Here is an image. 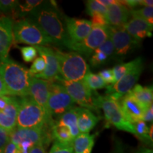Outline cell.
<instances>
[{"label":"cell","instance_id":"6da1fadb","mask_svg":"<svg viewBox=\"0 0 153 153\" xmlns=\"http://www.w3.org/2000/svg\"><path fill=\"white\" fill-rule=\"evenodd\" d=\"M32 21L52 40L53 43L60 46L68 48L70 44L64 20L54 4H50L41 6L34 12Z\"/></svg>","mask_w":153,"mask_h":153},{"label":"cell","instance_id":"7a4b0ae2","mask_svg":"<svg viewBox=\"0 0 153 153\" xmlns=\"http://www.w3.org/2000/svg\"><path fill=\"white\" fill-rule=\"evenodd\" d=\"M0 77L9 95L27 97L31 76L26 68L7 58L0 62Z\"/></svg>","mask_w":153,"mask_h":153},{"label":"cell","instance_id":"3957f363","mask_svg":"<svg viewBox=\"0 0 153 153\" xmlns=\"http://www.w3.org/2000/svg\"><path fill=\"white\" fill-rule=\"evenodd\" d=\"M58 62V73L65 81L76 82L82 80L89 70V66L84 57L77 53L63 52L54 48Z\"/></svg>","mask_w":153,"mask_h":153},{"label":"cell","instance_id":"277c9868","mask_svg":"<svg viewBox=\"0 0 153 153\" xmlns=\"http://www.w3.org/2000/svg\"><path fill=\"white\" fill-rule=\"evenodd\" d=\"M48 122L45 113L41 106L30 97L19 99L16 126L21 128H43Z\"/></svg>","mask_w":153,"mask_h":153},{"label":"cell","instance_id":"5b68a950","mask_svg":"<svg viewBox=\"0 0 153 153\" xmlns=\"http://www.w3.org/2000/svg\"><path fill=\"white\" fill-rule=\"evenodd\" d=\"M95 103L97 108H100L103 110L106 123L108 125L114 126L118 130L135 135L133 124L126 118L118 100L108 95L102 97L96 93Z\"/></svg>","mask_w":153,"mask_h":153},{"label":"cell","instance_id":"8992f818","mask_svg":"<svg viewBox=\"0 0 153 153\" xmlns=\"http://www.w3.org/2000/svg\"><path fill=\"white\" fill-rule=\"evenodd\" d=\"M13 36L16 43L31 46H46L53 42L33 22L21 19L13 25Z\"/></svg>","mask_w":153,"mask_h":153},{"label":"cell","instance_id":"52a82bcc","mask_svg":"<svg viewBox=\"0 0 153 153\" xmlns=\"http://www.w3.org/2000/svg\"><path fill=\"white\" fill-rule=\"evenodd\" d=\"M47 140V134L43 128H15L10 133V141L14 143L21 153H28L33 147Z\"/></svg>","mask_w":153,"mask_h":153},{"label":"cell","instance_id":"ba28073f","mask_svg":"<svg viewBox=\"0 0 153 153\" xmlns=\"http://www.w3.org/2000/svg\"><path fill=\"white\" fill-rule=\"evenodd\" d=\"M55 80L65 88L74 102L80 105L82 108L90 111L98 109L95 103L96 94H93L92 91L87 87L83 79L76 82L65 81L58 76Z\"/></svg>","mask_w":153,"mask_h":153},{"label":"cell","instance_id":"9c48e42d","mask_svg":"<svg viewBox=\"0 0 153 153\" xmlns=\"http://www.w3.org/2000/svg\"><path fill=\"white\" fill-rule=\"evenodd\" d=\"M75 102L68 94L65 88L56 80L50 82L48 107L51 117L61 115L74 107Z\"/></svg>","mask_w":153,"mask_h":153},{"label":"cell","instance_id":"30bf717a","mask_svg":"<svg viewBox=\"0 0 153 153\" xmlns=\"http://www.w3.org/2000/svg\"><path fill=\"white\" fill-rule=\"evenodd\" d=\"M108 38V26L92 25L90 33L80 43H70L68 48L79 55L89 56Z\"/></svg>","mask_w":153,"mask_h":153},{"label":"cell","instance_id":"8fae6325","mask_svg":"<svg viewBox=\"0 0 153 153\" xmlns=\"http://www.w3.org/2000/svg\"><path fill=\"white\" fill-rule=\"evenodd\" d=\"M143 69H144L143 60H141L136 66L134 67L131 71L120 78L116 83L107 86V95L118 101L121 99L123 96H125L133 89V86L135 85L140 78Z\"/></svg>","mask_w":153,"mask_h":153},{"label":"cell","instance_id":"7c38bea8","mask_svg":"<svg viewBox=\"0 0 153 153\" xmlns=\"http://www.w3.org/2000/svg\"><path fill=\"white\" fill-rule=\"evenodd\" d=\"M49 86L50 81L31 76L30 80L29 94L28 96L36 103L41 107L45 113L46 117L48 126H52L54 124L53 118L49 114L48 107V99L49 97Z\"/></svg>","mask_w":153,"mask_h":153},{"label":"cell","instance_id":"4fadbf2b","mask_svg":"<svg viewBox=\"0 0 153 153\" xmlns=\"http://www.w3.org/2000/svg\"><path fill=\"white\" fill-rule=\"evenodd\" d=\"M108 37L111 40L115 55L124 56L138 46V42L134 40L123 27L108 26Z\"/></svg>","mask_w":153,"mask_h":153},{"label":"cell","instance_id":"5bb4252c","mask_svg":"<svg viewBox=\"0 0 153 153\" xmlns=\"http://www.w3.org/2000/svg\"><path fill=\"white\" fill-rule=\"evenodd\" d=\"M64 22L70 43L82 42L90 33L92 26L91 21L86 19L64 16Z\"/></svg>","mask_w":153,"mask_h":153},{"label":"cell","instance_id":"9a60e30c","mask_svg":"<svg viewBox=\"0 0 153 153\" xmlns=\"http://www.w3.org/2000/svg\"><path fill=\"white\" fill-rule=\"evenodd\" d=\"M40 56L43 57L45 62V70L42 73L34 76L38 79L47 81H54L58 73V62L54 49L47 46H35Z\"/></svg>","mask_w":153,"mask_h":153},{"label":"cell","instance_id":"2e32d148","mask_svg":"<svg viewBox=\"0 0 153 153\" xmlns=\"http://www.w3.org/2000/svg\"><path fill=\"white\" fill-rule=\"evenodd\" d=\"M14 22L8 16H0V62L8 58V54L14 41Z\"/></svg>","mask_w":153,"mask_h":153},{"label":"cell","instance_id":"e0dca14e","mask_svg":"<svg viewBox=\"0 0 153 153\" xmlns=\"http://www.w3.org/2000/svg\"><path fill=\"white\" fill-rule=\"evenodd\" d=\"M130 11L128 7H126L122 1H115L107 8L106 19L108 26L123 27L128 20L131 15Z\"/></svg>","mask_w":153,"mask_h":153},{"label":"cell","instance_id":"ac0fdd59","mask_svg":"<svg viewBox=\"0 0 153 153\" xmlns=\"http://www.w3.org/2000/svg\"><path fill=\"white\" fill-rule=\"evenodd\" d=\"M123 27L127 33L138 43L145 38L152 36V24L142 19L133 17Z\"/></svg>","mask_w":153,"mask_h":153},{"label":"cell","instance_id":"d6986e66","mask_svg":"<svg viewBox=\"0 0 153 153\" xmlns=\"http://www.w3.org/2000/svg\"><path fill=\"white\" fill-rule=\"evenodd\" d=\"M120 106L126 118L132 124L142 120L143 114L146 110L130 93L123 96Z\"/></svg>","mask_w":153,"mask_h":153},{"label":"cell","instance_id":"ffe728a7","mask_svg":"<svg viewBox=\"0 0 153 153\" xmlns=\"http://www.w3.org/2000/svg\"><path fill=\"white\" fill-rule=\"evenodd\" d=\"M19 109V99L11 97L8 104L2 111H0V127L11 132L16 126L17 114Z\"/></svg>","mask_w":153,"mask_h":153},{"label":"cell","instance_id":"44dd1931","mask_svg":"<svg viewBox=\"0 0 153 153\" xmlns=\"http://www.w3.org/2000/svg\"><path fill=\"white\" fill-rule=\"evenodd\" d=\"M77 126L80 134L89 133L95 127L100 118L87 108L77 107Z\"/></svg>","mask_w":153,"mask_h":153},{"label":"cell","instance_id":"7402d4cb","mask_svg":"<svg viewBox=\"0 0 153 153\" xmlns=\"http://www.w3.org/2000/svg\"><path fill=\"white\" fill-rule=\"evenodd\" d=\"M114 53V48L111 40L108 37L98 48L94 51L92 56L89 60V62L94 67H97L104 64L107 61L108 57Z\"/></svg>","mask_w":153,"mask_h":153},{"label":"cell","instance_id":"603a6c76","mask_svg":"<svg viewBox=\"0 0 153 153\" xmlns=\"http://www.w3.org/2000/svg\"><path fill=\"white\" fill-rule=\"evenodd\" d=\"M77 107H73L61 115L55 124L64 126L70 131L74 140L79 135V131L77 126Z\"/></svg>","mask_w":153,"mask_h":153},{"label":"cell","instance_id":"cb8c5ba5","mask_svg":"<svg viewBox=\"0 0 153 153\" xmlns=\"http://www.w3.org/2000/svg\"><path fill=\"white\" fill-rule=\"evenodd\" d=\"M128 93L131 94L146 109L152 104L153 92L152 87H143L140 85H136Z\"/></svg>","mask_w":153,"mask_h":153},{"label":"cell","instance_id":"d4e9b609","mask_svg":"<svg viewBox=\"0 0 153 153\" xmlns=\"http://www.w3.org/2000/svg\"><path fill=\"white\" fill-rule=\"evenodd\" d=\"M95 136L94 135L79 134L74 140L73 148L74 153H91L94 145Z\"/></svg>","mask_w":153,"mask_h":153},{"label":"cell","instance_id":"484cf974","mask_svg":"<svg viewBox=\"0 0 153 153\" xmlns=\"http://www.w3.org/2000/svg\"><path fill=\"white\" fill-rule=\"evenodd\" d=\"M51 128H52L53 136L55 139V141L65 145H71V146L73 145L74 138L67 128L58 126L54 123Z\"/></svg>","mask_w":153,"mask_h":153},{"label":"cell","instance_id":"4316f807","mask_svg":"<svg viewBox=\"0 0 153 153\" xmlns=\"http://www.w3.org/2000/svg\"><path fill=\"white\" fill-rule=\"evenodd\" d=\"M141 60H143V58L139 57L135 58V60L131 61V62L123 63V64H120L118 65L115 66L114 68L112 69L114 78V84L116 83L120 78L123 77L126 74H127L129 71H131L132 69H133L135 66H136Z\"/></svg>","mask_w":153,"mask_h":153},{"label":"cell","instance_id":"83f0119b","mask_svg":"<svg viewBox=\"0 0 153 153\" xmlns=\"http://www.w3.org/2000/svg\"><path fill=\"white\" fill-rule=\"evenodd\" d=\"M83 81L92 91L107 87L106 84L105 83L104 80L101 79V77L98 74L93 73L89 70L85 74Z\"/></svg>","mask_w":153,"mask_h":153},{"label":"cell","instance_id":"f1b7e54d","mask_svg":"<svg viewBox=\"0 0 153 153\" xmlns=\"http://www.w3.org/2000/svg\"><path fill=\"white\" fill-rule=\"evenodd\" d=\"M133 126L135 131V135H136L139 139L142 140L145 142H150L151 140L149 136L150 128L147 125L146 122L143 120H139L133 123Z\"/></svg>","mask_w":153,"mask_h":153},{"label":"cell","instance_id":"f546056e","mask_svg":"<svg viewBox=\"0 0 153 153\" xmlns=\"http://www.w3.org/2000/svg\"><path fill=\"white\" fill-rule=\"evenodd\" d=\"M131 16L136 18L142 19L146 22L153 24V8L149 7H143L139 9H131Z\"/></svg>","mask_w":153,"mask_h":153},{"label":"cell","instance_id":"4dcf8cb0","mask_svg":"<svg viewBox=\"0 0 153 153\" xmlns=\"http://www.w3.org/2000/svg\"><path fill=\"white\" fill-rule=\"evenodd\" d=\"M87 11L89 16L101 14L106 16L107 8L100 4L97 0H89L87 1Z\"/></svg>","mask_w":153,"mask_h":153},{"label":"cell","instance_id":"1f68e13d","mask_svg":"<svg viewBox=\"0 0 153 153\" xmlns=\"http://www.w3.org/2000/svg\"><path fill=\"white\" fill-rule=\"evenodd\" d=\"M45 62L43 57L41 56L36 57L33 60V64L30 67V70H28L30 75L31 76H34L37 74H39L45 70Z\"/></svg>","mask_w":153,"mask_h":153},{"label":"cell","instance_id":"d6a6232c","mask_svg":"<svg viewBox=\"0 0 153 153\" xmlns=\"http://www.w3.org/2000/svg\"><path fill=\"white\" fill-rule=\"evenodd\" d=\"M21 53L24 60L26 62H33L37 57L38 51L35 46H26L21 48Z\"/></svg>","mask_w":153,"mask_h":153},{"label":"cell","instance_id":"836d02e7","mask_svg":"<svg viewBox=\"0 0 153 153\" xmlns=\"http://www.w3.org/2000/svg\"><path fill=\"white\" fill-rule=\"evenodd\" d=\"M42 0H26L24 4H19V7L21 12L26 14L33 11L34 9L43 4Z\"/></svg>","mask_w":153,"mask_h":153},{"label":"cell","instance_id":"e575fe53","mask_svg":"<svg viewBox=\"0 0 153 153\" xmlns=\"http://www.w3.org/2000/svg\"><path fill=\"white\" fill-rule=\"evenodd\" d=\"M49 153H74V150L71 145H65L57 141H55L49 151Z\"/></svg>","mask_w":153,"mask_h":153},{"label":"cell","instance_id":"d590c367","mask_svg":"<svg viewBox=\"0 0 153 153\" xmlns=\"http://www.w3.org/2000/svg\"><path fill=\"white\" fill-rule=\"evenodd\" d=\"M19 5V1L15 0H0V11L3 12L13 11Z\"/></svg>","mask_w":153,"mask_h":153},{"label":"cell","instance_id":"8d00e7d4","mask_svg":"<svg viewBox=\"0 0 153 153\" xmlns=\"http://www.w3.org/2000/svg\"><path fill=\"white\" fill-rule=\"evenodd\" d=\"M98 74L101 76V79L104 80L107 86L108 85H112L114 84V74H113L112 70L111 69H106V70H102V71L99 72Z\"/></svg>","mask_w":153,"mask_h":153},{"label":"cell","instance_id":"74e56055","mask_svg":"<svg viewBox=\"0 0 153 153\" xmlns=\"http://www.w3.org/2000/svg\"><path fill=\"white\" fill-rule=\"evenodd\" d=\"M10 133L0 127V150H4L6 145L10 142Z\"/></svg>","mask_w":153,"mask_h":153},{"label":"cell","instance_id":"f35d334b","mask_svg":"<svg viewBox=\"0 0 153 153\" xmlns=\"http://www.w3.org/2000/svg\"><path fill=\"white\" fill-rule=\"evenodd\" d=\"M91 24L95 26H108L107 23L106 16L101 14H94L91 16Z\"/></svg>","mask_w":153,"mask_h":153},{"label":"cell","instance_id":"ab89813d","mask_svg":"<svg viewBox=\"0 0 153 153\" xmlns=\"http://www.w3.org/2000/svg\"><path fill=\"white\" fill-rule=\"evenodd\" d=\"M153 106L152 104L145 110L142 120L145 122H152L153 120Z\"/></svg>","mask_w":153,"mask_h":153},{"label":"cell","instance_id":"60d3db41","mask_svg":"<svg viewBox=\"0 0 153 153\" xmlns=\"http://www.w3.org/2000/svg\"><path fill=\"white\" fill-rule=\"evenodd\" d=\"M18 152V148L14 143L12 142H9L8 144L6 145L4 149L3 153H17Z\"/></svg>","mask_w":153,"mask_h":153},{"label":"cell","instance_id":"b9f144b4","mask_svg":"<svg viewBox=\"0 0 153 153\" xmlns=\"http://www.w3.org/2000/svg\"><path fill=\"white\" fill-rule=\"evenodd\" d=\"M28 153H45V144L44 143H40L33 147Z\"/></svg>","mask_w":153,"mask_h":153},{"label":"cell","instance_id":"7bdbcfd3","mask_svg":"<svg viewBox=\"0 0 153 153\" xmlns=\"http://www.w3.org/2000/svg\"><path fill=\"white\" fill-rule=\"evenodd\" d=\"M11 97L0 96V111H2L10 101Z\"/></svg>","mask_w":153,"mask_h":153},{"label":"cell","instance_id":"ee69618b","mask_svg":"<svg viewBox=\"0 0 153 153\" xmlns=\"http://www.w3.org/2000/svg\"><path fill=\"white\" fill-rule=\"evenodd\" d=\"M97 1L104 7L108 8L109 6H111L112 4L114 3V0H97Z\"/></svg>","mask_w":153,"mask_h":153},{"label":"cell","instance_id":"f6af8a7d","mask_svg":"<svg viewBox=\"0 0 153 153\" xmlns=\"http://www.w3.org/2000/svg\"><path fill=\"white\" fill-rule=\"evenodd\" d=\"M6 95H8V92H7V89H6L2 80H1V77H0V96H6Z\"/></svg>","mask_w":153,"mask_h":153},{"label":"cell","instance_id":"bcb514c9","mask_svg":"<svg viewBox=\"0 0 153 153\" xmlns=\"http://www.w3.org/2000/svg\"><path fill=\"white\" fill-rule=\"evenodd\" d=\"M136 153H153L152 150L148 148H141L140 150H139Z\"/></svg>","mask_w":153,"mask_h":153},{"label":"cell","instance_id":"7dc6e473","mask_svg":"<svg viewBox=\"0 0 153 153\" xmlns=\"http://www.w3.org/2000/svg\"><path fill=\"white\" fill-rule=\"evenodd\" d=\"M0 153H3V150H0Z\"/></svg>","mask_w":153,"mask_h":153}]
</instances>
